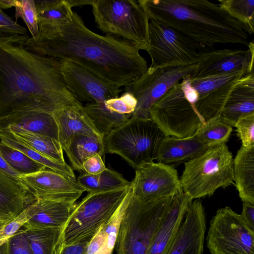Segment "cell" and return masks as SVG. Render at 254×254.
Listing matches in <instances>:
<instances>
[{
	"label": "cell",
	"mask_w": 254,
	"mask_h": 254,
	"mask_svg": "<svg viewBox=\"0 0 254 254\" xmlns=\"http://www.w3.org/2000/svg\"><path fill=\"white\" fill-rule=\"evenodd\" d=\"M198 63L190 65L151 69L148 68L136 80L125 87L136 99L137 105L131 117L150 119L152 106L176 83L192 75Z\"/></svg>",
	"instance_id": "cell-12"
},
{
	"label": "cell",
	"mask_w": 254,
	"mask_h": 254,
	"mask_svg": "<svg viewBox=\"0 0 254 254\" xmlns=\"http://www.w3.org/2000/svg\"><path fill=\"white\" fill-rule=\"evenodd\" d=\"M150 116L166 136L178 138L194 135L204 122L186 98L179 82L152 106Z\"/></svg>",
	"instance_id": "cell-10"
},
{
	"label": "cell",
	"mask_w": 254,
	"mask_h": 254,
	"mask_svg": "<svg viewBox=\"0 0 254 254\" xmlns=\"http://www.w3.org/2000/svg\"><path fill=\"white\" fill-rule=\"evenodd\" d=\"M164 132L151 119L130 117L104 137L105 151L120 155L136 169L156 160Z\"/></svg>",
	"instance_id": "cell-7"
},
{
	"label": "cell",
	"mask_w": 254,
	"mask_h": 254,
	"mask_svg": "<svg viewBox=\"0 0 254 254\" xmlns=\"http://www.w3.org/2000/svg\"><path fill=\"white\" fill-rule=\"evenodd\" d=\"M38 36L58 31L71 20L72 7L66 0H37Z\"/></svg>",
	"instance_id": "cell-26"
},
{
	"label": "cell",
	"mask_w": 254,
	"mask_h": 254,
	"mask_svg": "<svg viewBox=\"0 0 254 254\" xmlns=\"http://www.w3.org/2000/svg\"><path fill=\"white\" fill-rule=\"evenodd\" d=\"M0 153L9 165L22 176L36 173L47 168L20 151L0 141Z\"/></svg>",
	"instance_id": "cell-36"
},
{
	"label": "cell",
	"mask_w": 254,
	"mask_h": 254,
	"mask_svg": "<svg viewBox=\"0 0 254 254\" xmlns=\"http://www.w3.org/2000/svg\"><path fill=\"white\" fill-rule=\"evenodd\" d=\"M105 104L112 112L121 115L131 116L136 108L137 101L130 93L125 91L121 97L105 101Z\"/></svg>",
	"instance_id": "cell-40"
},
{
	"label": "cell",
	"mask_w": 254,
	"mask_h": 254,
	"mask_svg": "<svg viewBox=\"0 0 254 254\" xmlns=\"http://www.w3.org/2000/svg\"><path fill=\"white\" fill-rule=\"evenodd\" d=\"M131 194L130 189L116 211L103 225L107 233V239L104 247L95 254H111L115 248L120 226Z\"/></svg>",
	"instance_id": "cell-38"
},
{
	"label": "cell",
	"mask_w": 254,
	"mask_h": 254,
	"mask_svg": "<svg viewBox=\"0 0 254 254\" xmlns=\"http://www.w3.org/2000/svg\"><path fill=\"white\" fill-rule=\"evenodd\" d=\"M34 212L35 207L33 203L19 215L0 227V246L23 227Z\"/></svg>",
	"instance_id": "cell-39"
},
{
	"label": "cell",
	"mask_w": 254,
	"mask_h": 254,
	"mask_svg": "<svg viewBox=\"0 0 254 254\" xmlns=\"http://www.w3.org/2000/svg\"><path fill=\"white\" fill-rule=\"evenodd\" d=\"M25 46L30 51L77 64L117 88L130 84L148 68L134 45L94 33L73 11L66 25L35 39L29 37Z\"/></svg>",
	"instance_id": "cell-2"
},
{
	"label": "cell",
	"mask_w": 254,
	"mask_h": 254,
	"mask_svg": "<svg viewBox=\"0 0 254 254\" xmlns=\"http://www.w3.org/2000/svg\"><path fill=\"white\" fill-rule=\"evenodd\" d=\"M76 181L89 193L114 190L126 188L130 185V182L122 175L108 168L97 175L84 173L77 178Z\"/></svg>",
	"instance_id": "cell-29"
},
{
	"label": "cell",
	"mask_w": 254,
	"mask_h": 254,
	"mask_svg": "<svg viewBox=\"0 0 254 254\" xmlns=\"http://www.w3.org/2000/svg\"><path fill=\"white\" fill-rule=\"evenodd\" d=\"M6 222H7L4 221L0 219V227H1L2 225H3L4 224H5Z\"/></svg>",
	"instance_id": "cell-50"
},
{
	"label": "cell",
	"mask_w": 254,
	"mask_h": 254,
	"mask_svg": "<svg viewBox=\"0 0 254 254\" xmlns=\"http://www.w3.org/2000/svg\"><path fill=\"white\" fill-rule=\"evenodd\" d=\"M173 198L142 202L130 196L118 233L115 254H147Z\"/></svg>",
	"instance_id": "cell-4"
},
{
	"label": "cell",
	"mask_w": 254,
	"mask_h": 254,
	"mask_svg": "<svg viewBox=\"0 0 254 254\" xmlns=\"http://www.w3.org/2000/svg\"><path fill=\"white\" fill-rule=\"evenodd\" d=\"M253 71L246 68L201 78H190V84L198 94L195 108L202 120L205 122L220 115L235 85Z\"/></svg>",
	"instance_id": "cell-14"
},
{
	"label": "cell",
	"mask_w": 254,
	"mask_h": 254,
	"mask_svg": "<svg viewBox=\"0 0 254 254\" xmlns=\"http://www.w3.org/2000/svg\"><path fill=\"white\" fill-rule=\"evenodd\" d=\"M84 109L103 138L112 130L128 121L131 117L111 111L106 107L105 102L85 104Z\"/></svg>",
	"instance_id": "cell-33"
},
{
	"label": "cell",
	"mask_w": 254,
	"mask_h": 254,
	"mask_svg": "<svg viewBox=\"0 0 254 254\" xmlns=\"http://www.w3.org/2000/svg\"><path fill=\"white\" fill-rule=\"evenodd\" d=\"M130 187L131 197L142 202L174 197L183 191L175 168L154 162L135 169Z\"/></svg>",
	"instance_id": "cell-13"
},
{
	"label": "cell",
	"mask_w": 254,
	"mask_h": 254,
	"mask_svg": "<svg viewBox=\"0 0 254 254\" xmlns=\"http://www.w3.org/2000/svg\"><path fill=\"white\" fill-rule=\"evenodd\" d=\"M208 148L195 135L185 138L165 136L160 144L156 160L175 168L194 158Z\"/></svg>",
	"instance_id": "cell-23"
},
{
	"label": "cell",
	"mask_w": 254,
	"mask_h": 254,
	"mask_svg": "<svg viewBox=\"0 0 254 254\" xmlns=\"http://www.w3.org/2000/svg\"><path fill=\"white\" fill-rule=\"evenodd\" d=\"M130 186L106 192H91L76 204L62 232L61 246L94 237L113 216L127 194Z\"/></svg>",
	"instance_id": "cell-8"
},
{
	"label": "cell",
	"mask_w": 254,
	"mask_h": 254,
	"mask_svg": "<svg viewBox=\"0 0 254 254\" xmlns=\"http://www.w3.org/2000/svg\"><path fill=\"white\" fill-rule=\"evenodd\" d=\"M240 215L248 226L254 231V205L243 202L242 212Z\"/></svg>",
	"instance_id": "cell-46"
},
{
	"label": "cell",
	"mask_w": 254,
	"mask_h": 254,
	"mask_svg": "<svg viewBox=\"0 0 254 254\" xmlns=\"http://www.w3.org/2000/svg\"><path fill=\"white\" fill-rule=\"evenodd\" d=\"M0 6L4 9L14 7L16 20L21 17L31 33V37L36 38L38 37L37 15L34 0H0Z\"/></svg>",
	"instance_id": "cell-37"
},
{
	"label": "cell",
	"mask_w": 254,
	"mask_h": 254,
	"mask_svg": "<svg viewBox=\"0 0 254 254\" xmlns=\"http://www.w3.org/2000/svg\"><path fill=\"white\" fill-rule=\"evenodd\" d=\"M35 212L24 225L25 229L45 227L64 228L76 203L71 204L51 200L37 199Z\"/></svg>",
	"instance_id": "cell-25"
},
{
	"label": "cell",
	"mask_w": 254,
	"mask_h": 254,
	"mask_svg": "<svg viewBox=\"0 0 254 254\" xmlns=\"http://www.w3.org/2000/svg\"><path fill=\"white\" fill-rule=\"evenodd\" d=\"M69 4L72 7L73 6H79L83 5L90 4L92 3L93 0H67Z\"/></svg>",
	"instance_id": "cell-48"
},
{
	"label": "cell",
	"mask_w": 254,
	"mask_h": 254,
	"mask_svg": "<svg viewBox=\"0 0 254 254\" xmlns=\"http://www.w3.org/2000/svg\"><path fill=\"white\" fill-rule=\"evenodd\" d=\"M180 180L183 192L192 200L234 184L233 156L226 144L209 147L185 163Z\"/></svg>",
	"instance_id": "cell-5"
},
{
	"label": "cell",
	"mask_w": 254,
	"mask_h": 254,
	"mask_svg": "<svg viewBox=\"0 0 254 254\" xmlns=\"http://www.w3.org/2000/svg\"><path fill=\"white\" fill-rule=\"evenodd\" d=\"M206 231L204 207L192 201L167 254H203Z\"/></svg>",
	"instance_id": "cell-17"
},
{
	"label": "cell",
	"mask_w": 254,
	"mask_h": 254,
	"mask_svg": "<svg viewBox=\"0 0 254 254\" xmlns=\"http://www.w3.org/2000/svg\"><path fill=\"white\" fill-rule=\"evenodd\" d=\"M149 20L180 31L203 48L217 44H249L242 24L207 0H138Z\"/></svg>",
	"instance_id": "cell-3"
},
{
	"label": "cell",
	"mask_w": 254,
	"mask_h": 254,
	"mask_svg": "<svg viewBox=\"0 0 254 254\" xmlns=\"http://www.w3.org/2000/svg\"><path fill=\"white\" fill-rule=\"evenodd\" d=\"M218 1L219 6L240 22L247 33H254V0H219Z\"/></svg>",
	"instance_id": "cell-35"
},
{
	"label": "cell",
	"mask_w": 254,
	"mask_h": 254,
	"mask_svg": "<svg viewBox=\"0 0 254 254\" xmlns=\"http://www.w3.org/2000/svg\"><path fill=\"white\" fill-rule=\"evenodd\" d=\"M37 199L18 180L0 171V219L8 222Z\"/></svg>",
	"instance_id": "cell-21"
},
{
	"label": "cell",
	"mask_w": 254,
	"mask_h": 254,
	"mask_svg": "<svg viewBox=\"0 0 254 254\" xmlns=\"http://www.w3.org/2000/svg\"><path fill=\"white\" fill-rule=\"evenodd\" d=\"M248 47L247 50L224 49L209 51L198 63L197 70L190 78H201L246 68L253 69V41L249 42Z\"/></svg>",
	"instance_id": "cell-18"
},
{
	"label": "cell",
	"mask_w": 254,
	"mask_h": 254,
	"mask_svg": "<svg viewBox=\"0 0 254 254\" xmlns=\"http://www.w3.org/2000/svg\"><path fill=\"white\" fill-rule=\"evenodd\" d=\"M72 170L83 171L82 165L87 158L99 154L102 157L105 153L104 138L83 134L74 135L65 151Z\"/></svg>",
	"instance_id": "cell-28"
},
{
	"label": "cell",
	"mask_w": 254,
	"mask_h": 254,
	"mask_svg": "<svg viewBox=\"0 0 254 254\" xmlns=\"http://www.w3.org/2000/svg\"><path fill=\"white\" fill-rule=\"evenodd\" d=\"M1 130L0 129V132H1Z\"/></svg>",
	"instance_id": "cell-51"
},
{
	"label": "cell",
	"mask_w": 254,
	"mask_h": 254,
	"mask_svg": "<svg viewBox=\"0 0 254 254\" xmlns=\"http://www.w3.org/2000/svg\"><path fill=\"white\" fill-rule=\"evenodd\" d=\"M29 37L0 33V119L82 104L68 89L60 60L27 50Z\"/></svg>",
	"instance_id": "cell-1"
},
{
	"label": "cell",
	"mask_w": 254,
	"mask_h": 254,
	"mask_svg": "<svg viewBox=\"0 0 254 254\" xmlns=\"http://www.w3.org/2000/svg\"><path fill=\"white\" fill-rule=\"evenodd\" d=\"M91 5L99 29L147 51L149 19L138 0H93Z\"/></svg>",
	"instance_id": "cell-6"
},
{
	"label": "cell",
	"mask_w": 254,
	"mask_h": 254,
	"mask_svg": "<svg viewBox=\"0 0 254 254\" xmlns=\"http://www.w3.org/2000/svg\"><path fill=\"white\" fill-rule=\"evenodd\" d=\"M11 126L50 137L58 141V129L52 114L44 112H25L0 119L2 131Z\"/></svg>",
	"instance_id": "cell-24"
},
{
	"label": "cell",
	"mask_w": 254,
	"mask_h": 254,
	"mask_svg": "<svg viewBox=\"0 0 254 254\" xmlns=\"http://www.w3.org/2000/svg\"><path fill=\"white\" fill-rule=\"evenodd\" d=\"M60 61L65 84L70 92L80 103H102L118 97L122 91L109 85L77 64L67 60Z\"/></svg>",
	"instance_id": "cell-16"
},
{
	"label": "cell",
	"mask_w": 254,
	"mask_h": 254,
	"mask_svg": "<svg viewBox=\"0 0 254 254\" xmlns=\"http://www.w3.org/2000/svg\"><path fill=\"white\" fill-rule=\"evenodd\" d=\"M234 185L243 202L254 205V146H241L233 160Z\"/></svg>",
	"instance_id": "cell-27"
},
{
	"label": "cell",
	"mask_w": 254,
	"mask_h": 254,
	"mask_svg": "<svg viewBox=\"0 0 254 254\" xmlns=\"http://www.w3.org/2000/svg\"><path fill=\"white\" fill-rule=\"evenodd\" d=\"M47 169L18 179L36 199L74 204L86 191L75 179Z\"/></svg>",
	"instance_id": "cell-15"
},
{
	"label": "cell",
	"mask_w": 254,
	"mask_h": 254,
	"mask_svg": "<svg viewBox=\"0 0 254 254\" xmlns=\"http://www.w3.org/2000/svg\"><path fill=\"white\" fill-rule=\"evenodd\" d=\"M82 167L84 173L97 175L106 169L102 157L99 154H95L84 161Z\"/></svg>",
	"instance_id": "cell-44"
},
{
	"label": "cell",
	"mask_w": 254,
	"mask_h": 254,
	"mask_svg": "<svg viewBox=\"0 0 254 254\" xmlns=\"http://www.w3.org/2000/svg\"><path fill=\"white\" fill-rule=\"evenodd\" d=\"M7 241L0 246V254H8Z\"/></svg>",
	"instance_id": "cell-49"
},
{
	"label": "cell",
	"mask_w": 254,
	"mask_h": 254,
	"mask_svg": "<svg viewBox=\"0 0 254 254\" xmlns=\"http://www.w3.org/2000/svg\"><path fill=\"white\" fill-rule=\"evenodd\" d=\"M149 40L147 52L151 60V69L197 64L209 52H198L203 47L176 29L152 19L149 22Z\"/></svg>",
	"instance_id": "cell-9"
},
{
	"label": "cell",
	"mask_w": 254,
	"mask_h": 254,
	"mask_svg": "<svg viewBox=\"0 0 254 254\" xmlns=\"http://www.w3.org/2000/svg\"><path fill=\"white\" fill-rule=\"evenodd\" d=\"M64 228L25 229L34 254H59Z\"/></svg>",
	"instance_id": "cell-32"
},
{
	"label": "cell",
	"mask_w": 254,
	"mask_h": 254,
	"mask_svg": "<svg viewBox=\"0 0 254 254\" xmlns=\"http://www.w3.org/2000/svg\"><path fill=\"white\" fill-rule=\"evenodd\" d=\"M52 115L58 127L59 142L65 152L75 135L102 137L86 113L83 104L64 107Z\"/></svg>",
	"instance_id": "cell-20"
},
{
	"label": "cell",
	"mask_w": 254,
	"mask_h": 254,
	"mask_svg": "<svg viewBox=\"0 0 254 254\" xmlns=\"http://www.w3.org/2000/svg\"><path fill=\"white\" fill-rule=\"evenodd\" d=\"M234 127L242 146L246 148L254 146V113L240 118Z\"/></svg>",
	"instance_id": "cell-41"
},
{
	"label": "cell",
	"mask_w": 254,
	"mask_h": 254,
	"mask_svg": "<svg viewBox=\"0 0 254 254\" xmlns=\"http://www.w3.org/2000/svg\"><path fill=\"white\" fill-rule=\"evenodd\" d=\"M206 241L211 254H254V231L230 207L216 211Z\"/></svg>",
	"instance_id": "cell-11"
},
{
	"label": "cell",
	"mask_w": 254,
	"mask_h": 254,
	"mask_svg": "<svg viewBox=\"0 0 254 254\" xmlns=\"http://www.w3.org/2000/svg\"><path fill=\"white\" fill-rule=\"evenodd\" d=\"M0 33L26 35L27 30L4 13L0 6Z\"/></svg>",
	"instance_id": "cell-43"
},
{
	"label": "cell",
	"mask_w": 254,
	"mask_h": 254,
	"mask_svg": "<svg viewBox=\"0 0 254 254\" xmlns=\"http://www.w3.org/2000/svg\"><path fill=\"white\" fill-rule=\"evenodd\" d=\"M0 171L5 174L16 179L22 176L19 173L11 168L6 162L0 153Z\"/></svg>",
	"instance_id": "cell-47"
},
{
	"label": "cell",
	"mask_w": 254,
	"mask_h": 254,
	"mask_svg": "<svg viewBox=\"0 0 254 254\" xmlns=\"http://www.w3.org/2000/svg\"><path fill=\"white\" fill-rule=\"evenodd\" d=\"M90 241V239H87L62 246L59 254H87V248Z\"/></svg>",
	"instance_id": "cell-45"
},
{
	"label": "cell",
	"mask_w": 254,
	"mask_h": 254,
	"mask_svg": "<svg viewBox=\"0 0 254 254\" xmlns=\"http://www.w3.org/2000/svg\"><path fill=\"white\" fill-rule=\"evenodd\" d=\"M254 113V71L241 79L230 93L220 116L231 127L241 118Z\"/></svg>",
	"instance_id": "cell-22"
},
{
	"label": "cell",
	"mask_w": 254,
	"mask_h": 254,
	"mask_svg": "<svg viewBox=\"0 0 254 254\" xmlns=\"http://www.w3.org/2000/svg\"><path fill=\"white\" fill-rule=\"evenodd\" d=\"M6 128L9 129L19 140L42 155L61 163H66L63 148L59 141L11 126Z\"/></svg>",
	"instance_id": "cell-30"
},
{
	"label": "cell",
	"mask_w": 254,
	"mask_h": 254,
	"mask_svg": "<svg viewBox=\"0 0 254 254\" xmlns=\"http://www.w3.org/2000/svg\"><path fill=\"white\" fill-rule=\"evenodd\" d=\"M192 199L183 191L175 195L147 254H167Z\"/></svg>",
	"instance_id": "cell-19"
},
{
	"label": "cell",
	"mask_w": 254,
	"mask_h": 254,
	"mask_svg": "<svg viewBox=\"0 0 254 254\" xmlns=\"http://www.w3.org/2000/svg\"><path fill=\"white\" fill-rule=\"evenodd\" d=\"M232 131V127L217 115L204 122L195 135L209 147L226 144Z\"/></svg>",
	"instance_id": "cell-34"
},
{
	"label": "cell",
	"mask_w": 254,
	"mask_h": 254,
	"mask_svg": "<svg viewBox=\"0 0 254 254\" xmlns=\"http://www.w3.org/2000/svg\"><path fill=\"white\" fill-rule=\"evenodd\" d=\"M8 254H34L25 229H20L7 241Z\"/></svg>",
	"instance_id": "cell-42"
},
{
	"label": "cell",
	"mask_w": 254,
	"mask_h": 254,
	"mask_svg": "<svg viewBox=\"0 0 254 254\" xmlns=\"http://www.w3.org/2000/svg\"><path fill=\"white\" fill-rule=\"evenodd\" d=\"M0 140L2 143L20 151L47 168L75 179L72 169L66 163L62 164L42 155L17 138L9 129L5 128L0 132Z\"/></svg>",
	"instance_id": "cell-31"
}]
</instances>
